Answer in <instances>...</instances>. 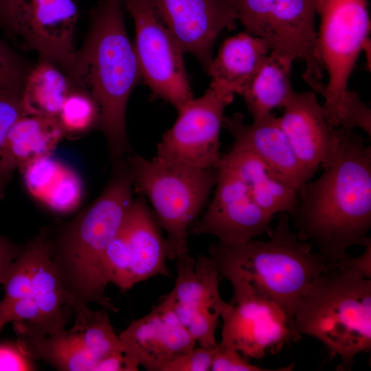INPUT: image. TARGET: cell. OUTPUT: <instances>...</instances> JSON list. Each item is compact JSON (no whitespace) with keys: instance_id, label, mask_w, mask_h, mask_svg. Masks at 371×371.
<instances>
[{"instance_id":"30bf717a","label":"cell","mask_w":371,"mask_h":371,"mask_svg":"<svg viewBox=\"0 0 371 371\" xmlns=\"http://www.w3.org/2000/svg\"><path fill=\"white\" fill-rule=\"evenodd\" d=\"M168 249L153 210L144 196L134 199L103 258L105 282L125 291L156 276H170Z\"/></svg>"},{"instance_id":"e0dca14e","label":"cell","mask_w":371,"mask_h":371,"mask_svg":"<svg viewBox=\"0 0 371 371\" xmlns=\"http://www.w3.org/2000/svg\"><path fill=\"white\" fill-rule=\"evenodd\" d=\"M124 354L138 370L164 371L168 364L196 346V341L161 299L120 335Z\"/></svg>"},{"instance_id":"d6986e66","label":"cell","mask_w":371,"mask_h":371,"mask_svg":"<svg viewBox=\"0 0 371 371\" xmlns=\"http://www.w3.org/2000/svg\"><path fill=\"white\" fill-rule=\"evenodd\" d=\"M223 127L233 137L232 145L258 157L297 192L315 175L300 162L273 113L247 124L236 113L224 117Z\"/></svg>"},{"instance_id":"8fae6325","label":"cell","mask_w":371,"mask_h":371,"mask_svg":"<svg viewBox=\"0 0 371 371\" xmlns=\"http://www.w3.org/2000/svg\"><path fill=\"white\" fill-rule=\"evenodd\" d=\"M78 16L74 0H0V27L5 32L63 71L76 52Z\"/></svg>"},{"instance_id":"8992f818","label":"cell","mask_w":371,"mask_h":371,"mask_svg":"<svg viewBox=\"0 0 371 371\" xmlns=\"http://www.w3.org/2000/svg\"><path fill=\"white\" fill-rule=\"evenodd\" d=\"M317 49L328 80L317 93L330 125L371 132V111L359 95L348 89L356 61L370 41L368 0H322Z\"/></svg>"},{"instance_id":"44dd1931","label":"cell","mask_w":371,"mask_h":371,"mask_svg":"<svg viewBox=\"0 0 371 371\" xmlns=\"http://www.w3.org/2000/svg\"><path fill=\"white\" fill-rule=\"evenodd\" d=\"M64 135L57 117L22 115L12 125L0 147V200L14 172L51 155Z\"/></svg>"},{"instance_id":"9a60e30c","label":"cell","mask_w":371,"mask_h":371,"mask_svg":"<svg viewBox=\"0 0 371 371\" xmlns=\"http://www.w3.org/2000/svg\"><path fill=\"white\" fill-rule=\"evenodd\" d=\"M214 196L190 234H209L225 245H236L271 234L273 216L254 201L243 181L219 162Z\"/></svg>"},{"instance_id":"277c9868","label":"cell","mask_w":371,"mask_h":371,"mask_svg":"<svg viewBox=\"0 0 371 371\" xmlns=\"http://www.w3.org/2000/svg\"><path fill=\"white\" fill-rule=\"evenodd\" d=\"M300 335L313 337L337 355L340 370L371 348V279L330 264L308 287L294 312Z\"/></svg>"},{"instance_id":"83f0119b","label":"cell","mask_w":371,"mask_h":371,"mask_svg":"<svg viewBox=\"0 0 371 371\" xmlns=\"http://www.w3.org/2000/svg\"><path fill=\"white\" fill-rule=\"evenodd\" d=\"M57 119L65 135L79 134L99 125L100 112L89 95L73 87L64 100Z\"/></svg>"},{"instance_id":"8d00e7d4","label":"cell","mask_w":371,"mask_h":371,"mask_svg":"<svg viewBox=\"0 0 371 371\" xmlns=\"http://www.w3.org/2000/svg\"><path fill=\"white\" fill-rule=\"evenodd\" d=\"M335 263L359 276L371 279V243L365 247L361 255L352 257L348 254Z\"/></svg>"},{"instance_id":"ba28073f","label":"cell","mask_w":371,"mask_h":371,"mask_svg":"<svg viewBox=\"0 0 371 371\" xmlns=\"http://www.w3.org/2000/svg\"><path fill=\"white\" fill-rule=\"evenodd\" d=\"M245 32L263 40L270 53L305 64L304 80L316 91L324 83L315 18L322 0H234Z\"/></svg>"},{"instance_id":"f546056e","label":"cell","mask_w":371,"mask_h":371,"mask_svg":"<svg viewBox=\"0 0 371 371\" xmlns=\"http://www.w3.org/2000/svg\"><path fill=\"white\" fill-rule=\"evenodd\" d=\"M82 185L78 174L66 166L55 185L42 202L58 213H69L79 205Z\"/></svg>"},{"instance_id":"603a6c76","label":"cell","mask_w":371,"mask_h":371,"mask_svg":"<svg viewBox=\"0 0 371 371\" xmlns=\"http://www.w3.org/2000/svg\"><path fill=\"white\" fill-rule=\"evenodd\" d=\"M269 54L263 40L247 32L228 38L206 71L210 84L228 94L241 95Z\"/></svg>"},{"instance_id":"7c38bea8","label":"cell","mask_w":371,"mask_h":371,"mask_svg":"<svg viewBox=\"0 0 371 371\" xmlns=\"http://www.w3.org/2000/svg\"><path fill=\"white\" fill-rule=\"evenodd\" d=\"M229 282L233 296L221 316L219 344L247 358L259 359L300 339L301 335L295 329L294 318L280 305L240 281Z\"/></svg>"},{"instance_id":"74e56055","label":"cell","mask_w":371,"mask_h":371,"mask_svg":"<svg viewBox=\"0 0 371 371\" xmlns=\"http://www.w3.org/2000/svg\"><path fill=\"white\" fill-rule=\"evenodd\" d=\"M22 249L16 244L0 236V285H2L6 273Z\"/></svg>"},{"instance_id":"836d02e7","label":"cell","mask_w":371,"mask_h":371,"mask_svg":"<svg viewBox=\"0 0 371 371\" xmlns=\"http://www.w3.org/2000/svg\"><path fill=\"white\" fill-rule=\"evenodd\" d=\"M215 347L194 346L171 361L164 371L211 370Z\"/></svg>"},{"instance_id":"4dcf8cb0","label":"cell","mask_w":371,"mask_h":371,"mask_svg":"<svg viewBox=\"0 0 371 371\" xmlns=\"http://www.w3.org/2000/svg\"><path fill=\"white\" fill-rule=\"evenodd\" d=\"M2 285L5 294L1 304L32 297V256L27 245L9 268Z\"/></svg>"},{"instance_id":"d6a6232c","label":"cell","mask_w":371,"mask_h":371,"mask_svg":"<svg viewBox=\"0 0 371 371\" xmlns=\"http://www.w3.org/2000/svg\"><path fill=\"white\" fill-rule=\"evenodd\" d=\"M23 88L0 89V147L12 125L22 116Z\"/></svg>"},{"instance_id":"1f68e13d","label":"cell","mask_w":371,"mask_h":371,"mask_svg":"<svg viewBox=\"0 0 371 371\" xmlns=\"http://www.w3.org/2000/svg\"><path fill=\"white\" fill-rule=\"evenodd\" d=\"M32 65L0 38V89L23 88Z\"/></svg>"},{"instance_id":"2e32d148","label":"cell","mask_w":371,"mask_h":371,"mask_svg":"<svg viewBox=\"0 0 371 371\" xmlns=\"http://www.w3.org/2000/svg\"><path fill=\"white\" fill-rule=\"evenodd\" d=\"M184 53L192 54L207 71L218 34L236 28L234 0H148Z\"/></svg>"},{"instance_id":"7a4b0ae2","label":"cell","mask_w":371,"mask_h":371,"mask_svg":"<svg viewBox=\"0 0 371 371\" xmlns=\"http://www.w3.org/2000/svg\"><path fill=\"white\" fill-rule=\"evenodd\" d=\"M123 7L122 0H100L91 9L85 40L63 71L74 88L83 91L96 103L99 126L114 164L132 153L126 132V106L142 80Z\"/></svg>"},{"instance_id":"5b68a950","label":"cell","mask_w":371,"mask_h":371,"mask_svg":"<svg viewBox=\"0 0 371 371\" xmlns=\"http://www.w3.org/2000/svg\"><path fill=\"white\" fill-rule=\"evenodd\" d=\"M114 165L112 178L100 195L67 229L60 243V260H56L76 300L117 312L104 295L103 258L134 199L124 159Z\"/></svg>"},{"instance_id":"cb8c5ba5","label":"cell","mask_w":371,"mask_h":371,"mask_svg":"<svg viewBox=\"0 0 371 371\" xmlns=\"http://www.w3.org/2000/svg\"><path fill=\"white\" fill-rule=\"evenodd\" d=\"M13 324L18 340L34 359H42L59 370L93 371L95 359L70 329L45 335Z\"/></svg>"},{"instance_id":"6da1fadb","label":"cell","mask_w":371,"mask_h":371,"mask_svg":"<svg viewBox=\"0 0 371 371\" xmlns=\"http://www.w3.org/2000/svg\"><path fill=\"white\" fill-rule=\"evenodd\" d=\"M322 168L297 192L291 216L300 238L333 264L349 248L371 243V147L362 135L339 128L335 150Z\"/></svg>"},{"instance_id":"5bb4252c","label":"cell","mask_w":371,"mask_h":371,"mask_svg":"<svg viewBox=\"0 0 371 371\" xmlns=\"http://www.w3.org/2000/svg\"><path fill=\"white\" fill-rule=\"evenodd\" d=\"M177 271L172 289L161 299L199 346H216L217 325L228 302L221 296L214 264L209 256L189 254L177 260Z\"/></svg>"},{"instance_id":"7402d4cb","label":"cell","mask_w":371,"mask_h":371,"mask_svg":"<svg viewBox=\"0 0 371 371\" xmlns=\"http://www.w3.org/2000/svg\"><path fill=\"white\" fill-rule=\"evenodd\" d=\"M220 163L243 181L254 201L265 212L273 216L281 213L292 215L297 191L258 157L232 145L221 155Z\"/></svg>"},{"instance_id":"d4e9b609","label":"cell","mask_w":371,"mask_h":371,"mask_svg":"<svg viewBox=\"0 0 371 371\" xmlns=\"http://www.w3.org/2000/svg\"><path fill=\"white\" fill-rule=\"evenodd\" d=\"M291 63L269 54L240 95L253 120L283 108L294 90L291 83Z\"/></svg>"},{"instance_id":"9c48e42d","label":"cell","mask_w":371,"mask_h":371,"mask_svg":"<svg viewBox=\"0 0 371 371\" xmlns=\"http://www.w3.org/2000/svg\"><path fill=\"white\" fill-rule=\"evenodd\" d=\"M122 3L134 21L133 46L142 80L150 90L151 100H163L178 110L194 98L184 52L148 0Z\"/></svg>"},{"instance_id":"e575fe53","label":"cell","mask_w":371,"mask_h":371,"mask_svg":"<svg viewBox=\"0 0 371 371\" xmlns=\"http://www.w3.org/2000/svg\"><path fill=\"white\" fill-rule=\"evenodd\" d=\"M34 360L19 340L0 343V371L34 370Z\"/></svg>"},{"instance_id":"ffe728a7","label":"cell","mask_w":371,"mask_h":371,"mask_svg":"<svg viewBox=\"0 0 371 371\" xmlns=\"http://www.w3.org/2000/svg\"><path fill=\"white\" fill-rule=\"evenodd\" d=\"M32 256V297L42 318L41 335L65 330L67 312L76 298L54 257L47 235L41 233L27 245Z\"/></svg>"},{"instance_id":"3957f363","label":"cell","mask_w":371,"mask_h":371,"mask_svg":"<svg viewBox=\"0 0 371 371\" xmlns=\"http://www.w3.org/2000/svg\"><path fill=\"white\" fill-rule=\"evenodd\" d=\"M313 248L291 229L289 216L281 213L268 240L218 241L210 246L208 256L220 276L245 284L294 318L303 295L330 265Z\"/></svg>"},{"instance_id":"4fadbf2b","label":"cell","mask_w":371,"mask_h":371,"mask_svg":"<svg viewBox=\"0 0 371 371\" xmlns=\"http://www.w3.org/2000/svg\"><path fill=\"white\" fill-rule=\"evenodd\" d=\"M234 96L210 84L203 95L177 110L175 123L157 144L155 157L199 169L216 168L224 111Z\"/></svg>"},{"instance_id":"d590c367","label":"cell","mask_w":371,"mask_h":371,"mask_svg":"<svg viewBox=\"0 0 371 371\" xmlns=\"http://www.w3.org/2000/svg\"><path fill=\"white\" fill-rule=\"evenodd\" d=\"M212 371H265L271 370L251 364L249 358L238 351L219 343L214 348Z\"/></svg>"},{"instance_id":"52a82bcc","label":"cell","mask_w":371,"mask_h":371,"mask_svg":"<svg viewBox=\"0 0 371 371\" xmlns=\"http://www.w3.org/2000/svg\"><path fill=\"white\" fill-rule=\"evenodd\" d=\"M124 160L133 191L148 199L166 233L168 259L189 254L190 229L215 186L217 169H199L133 153L126 155Z\"/></svg>"},{"instance_id":"4316f807","label":"cell","mask_w":371,"mask_h":371,"mask_svg":"<svg viewBox=\"0 0 371 371\" xmlns=\"http://www.w3.org/2000/svg\"><path fill=\"white\" fill-rule=\"evenodd\" d=\"M74 309L76 321L70 330L93 357L95 363L109 356L124 353L121 340L115 333L105 310L93 311L87 303L80 300H75Z\"/></svg>"},{"instance_id":"f1b7e54d","label":"cell","mask_w":371,"mask_h":371,"mask_svg":"<svg viewBox=\"0 0 371 371\" xmlns=\"http://www.w3.org/2000/svg\"><path fill=\"white\" fill-rule=\"evenodd\" d=\"M67 165L51 155L38 158L21 170L28 192L43 202L55 185Z\"/></svg>"},{"instance_id":"ac0fdd59","label":"cell","mask_w":371,"mask_h":371,"mask_svg":"<svg viewBox=\"0 0 371 371\" xmlns=\"http://www.w3.org/2000/svg\"><path fill=\"white\" fill-rule=\"evenodd\" d=\"M283 109L279 124L300 162L315 174L333 156L339 128L330 125L313 91H294Z\"/></svg>"},{"instance_id":"484cf974","label":"cell","mask_w":371,"mask_h":371,"mask_svg":"<svg viewBox=\"0 0 371 371\" xmlns=\"http://www.w3.org/2000/svg\"><path fill=\"white\" fill-rule=\"evenodd\" d=\"M73 89L66 74L43 58L33 65L23 87V115L57 117L66 97Z\"/></svg>"}]
</instances>
